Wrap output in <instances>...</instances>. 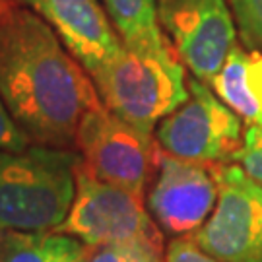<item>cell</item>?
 <instances>
[{"mask_svg":"<svg viewBox=\"0 0 262 262\" xmlns=\"http://www.w3.org/2000/svg\"><path fill=\"white\" fill-rule=\"evenodd\" d=\"M241 45L262 51V0H227Z\"/></svg>","mask_w":262,"mask_h":262,"instance_id":"9a60e30c","label":"cell"},{"mask_svg":"<svg viewBox=\"0 0 262 262\" xmlns=\"http://www.w3.org/2000/svg\"><path fill=\"white\" fill-rule=\"evenodd\" d=\"M214 212L188 237L217 260L262 262V187L237 163L214 165Z\"/></svg>","mask_w":262,"mask_h":262,"instance_id":"52a82bcc","label":"cell"},{"mask_svg":"<svg viewBox=\"0 0 262 262\" xmlns=\"http://www.w3.org/2000/svg\"><path fill=\"white\" fill-rule=\"evenodd\" d=\"M241 119L194 76L188 78V99L156 126V142L175 158L224 165L233 163L243 146Z\"/></svg>","mask_w":262,"mask_h":262,"instance_id":"8992f818","label":"cell"},{"mask_svg":"<svg viewBox=\"0 0 262 262\" xmlns=\"http://www.w3.org/2000/svg\"><path fill=\"white\" fill-rule=\"evenodd\" d=\"M233 163H239L245 173L262 187V128L247 126L243 146L237 151Z\"/></svg>","mask_w":262,"mask_h":262,"instance_id":"2e32d148","label":"cell"},{"mask_svg":"<svg viewBox=\"0 0 262 262\" xmlns=\"http://www.w3.org/2000/svg\"><path fill=\"white\" fill-rule=\"evenodd\" d=\"M217 202L214 165L194 163L161 150L148 192V212L161 233L187 237L200 229Z\"/></svg>","mask_w":262,"mask_h":262,"instance_id":"9c48e42d","label":"cell"},{"mask_svg":"<svg viewBox=\"0 0 262 262\" xmlns=\"http://www.w3.org/2000/svg\"><path fill=\"white\" fill-rule=\"evenodd\" d=\"M158 18L173 51L190 74L210 82L237 43L227 0H156Z\"/></svg>","mask_w":262,"mask_h":262,"instance_id":"ba28073f","label":"cell"},{"mask_svg":"<svg viewBox=\"0 0 262 262\" xmlns=\"http://www.w3.org/2000/svg\"><path fill=\"white\" fill-rule=\"evenodd\" d=\"M0 97L29 140L70 148L101 103L90 74L47 21L0 0Z\"/></svg>","mask_w":262,"mask_h":262,"instance_id":"6da1fadb","label":"cell"},{"mask_svg":"<svg viewBox=\"0 0 262 262\" xmlns=\"http://www.w3.org/2000/svg\"><path fill=\"white\" fill-rule=\"evenodd\" d=\"M74 146L84 169L95 179L144 196L161 148L151 134L122 121L103 103L84 115Z\"/></svg>","mask_w":262,"mask_h":262,"instance_id":"5b68a950","label":"cell"},{"mask_svg":"<svg viewBox=\"0 0 262 262\" xmlns=\"http://www.w3.org/2000/svg\"><path fill=\"white\" fill-rule=\"evenodd\" d=\"M85 262H165V251L148 243L101 245L88 247Z\"/></svg>","mask_w":262,"mask_h":262,"instance_id":"5bb4252c","label":"cell"},{"mask_svg":"<svg viewBox=\"0 0 262 262\" xmlns=\"http://www.w3.org/2000/svg\"><path fill=\"white\" fill-rule=\"evenodd\" d=\"M165 262H224L204 253L190 237H179L171 241L165 251Z\"/></svg>","mask_w":262,"mask_h":262,"instance_id":"ac0fdd59","label":"cell"},{"mask_svg":"<svg viewBox=\"0 0 262 262\" xmlns=\"http://www.w3.org/2000/svg\"><path fill=\"white\" fill-rule=\"evenodd\" d=\"M208 85L241 121L262 128V51L235 43Z\"/></svg>","mask_w":262,"mask_h":262,"instance_id":"8fae6325","label":"cell"},{"mask_svg":"<svg viewBox=\"0 0 262 262\" xmlns=\"http://www.w3.org/2000/svg\"><path fill=\"white\" fill-rule=\"evenodd\" d=\"M0 231H2V229H0ZM0 235H2V233H0Z\"/></svg>","mask_w":262,"mask_h":262,"instance_id":"d6986e66","label":"cell"},{"mask_svg":"<svg viewBox=\"0 0 262 262\" xmlns=\"http://www.w3.org/2000/svg\"><path fill=\"white\" fill-rule=\"evenodd\" d=\"M78 165L80 154L66 148L0 150V229L56 231L74 202Z\"/></svg>","mask_w":262,"mask_h":262,"instance_id":"7a4b0ae2","label":"cell"},{"mask_svg":"<svg viewBox=\"0 0 262 262\" xmlns=\"http://www.w3.org/2000/svg\"><path fill=\"white\" fill-rule=\"evenodd\" d=\"M31 10L62 39L76 60L94 74L121 53V37L99 0H2Z\"/></svg>","mask_w":262,"mask_h":262,"instance_id":"30bf717a","label":"cell"},{"mask_svg":"<svg viewBox=\"0 0 262 262\" xmlns=\"http://www.w3.org/2000/svg\"><path fill=\"white\" fill-rule=\"evenodd\" d=\"M90 78L101 103L146 134L188 99V78L177 55L151 56L122 47Z\"/></svg>","mask_w":262,"mask_h":262,"instance_id":"3957f363","label":"cell"},{"mask_svg":"<svg viewBox=\"0 0 262 262\" xmlns=\"http://www.w3.org/2000/svg\"><path fill=\"white\" fill-rule=\"evenodd\" d=\"M29 138L24 134L0 97V150L21 151L29 146Z\"/></svg>","mask_w":262,"mask_h":262,"instance_id":"e0dca14e","label":"cell"},{"mask_svg":"<svg viewBox=\"0 0 262 262\" xmlns=\"http://www.w3.org/2000/svg\"><path fill=\"white\" fill-rule=\"evenodd\" d=\"M56 231L72 235L88 247L113 243H148L163 247V233L154 222L142 196L76 171V194L64 224Z\"/></svg>","mask_w":262,"mask_h":262,"instance_id":"277c9868","label":"cell"},{"mask_svg":"<svg viewBox=\"0 0 262 262\" xmlns=\"http://www.w3.org/2000/svg\"><path fill=\"white\" fill-rule=\"evenodd\" d=\"M88 245L62 231L0 235V262H85Z\"/></svg>","mask_w":262,"mask_h":262,"instance_id":"4fadbf2b","label":"cell"},{"mask_svg":"<svg viewBox=\"0 0 262 262\" xmlns=\"http://www.w3.org/2000/svg\"><path fill=\"white\" fill-rule=\"evenodd\" d=\"M99 2L126 49L151 56L177 55L159 26L156 0H99Z\"/></svg>","mask_w":262,"mask_h":262,"instance_id":"7c38bea8","label":"cell"}]
</instances>
